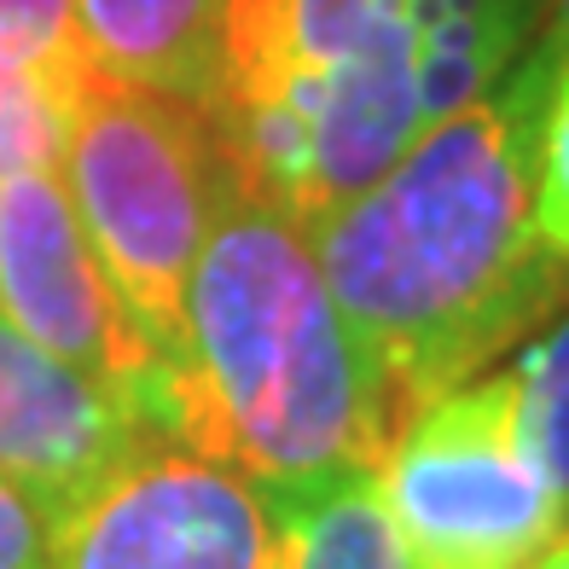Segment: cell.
<instances>
[{
	"instance_id": "cell-9",
	"label": "cell",
	"mask_w": 569,
	"mask_h": 569,
	"mask_svg": "<svg viewBox=\"0 0 569 569\" xmlns=\"http://www.w3.org/2000/svg\"><path fill=\"white\" fill-rule=\"evenodd\" d=\"M535 0H412L425 128L465 111L517 64Z\"/></svg>"
},
{
	"instance_id": "cell-6",
	"label": "cell",
	"mask_w": 569,
	"mask_h": 569,
	"mask_svg": "<svg viewBox=\"0 0 569 569\" xmlns=\"http://www.w3.org/2000/svg\"><path fill=\"white\" fill-rule=\"evenodd\" d=\"M0 320L64 367L128 396L163 430L174 372L117 297L59 169L0 180Z\"/></svg>"
},
{
	"instance_id": "cell-4",
	"label": "cell",
	"mask_w": 569,
	"mask_h": 569,
	"mask_svg": "<svg viewBox=\"0 0 569 569\" xmlns=\"http://www.w3.org/2000/svg\"><path fill=\"white\" fill-rule=\"evenodd\" d=\"M372 482L412 569H529L569 523L563 488L517 430L506 372L412 407Z\"/></svg>"
},
{
	"instance_id": "cell-3",
	"label": "cell",
	"mask_w": 569,
	"mask_h": 569,
	"mask_svg": "<svg viewBox=\"0 0 569 569\" xmlns=\"http://www.w3.org/2000/svg\"><path fill=\"white\" fill-rule=\"evenodd\" d=\"M59 169L117 297L174 372L180 331H187V284L232 187L210 111L82 70Z\"/></svg>"
},
{
	"instance_id": "cell-5",
	"label": "cell",
	"mask_w": 569,
	"mask_h": 569,
	"mask_svg": "<svg viewBox=\"0 0 569 569\" xmlns=\"http://www.w3.org/2000/svg\"><path fill=\"white\" fill-rule=\"evenodd\" d=\"M53 569H279V500L158 430L59 511Z\"/></svg>"
},
{
	"instance_id": "cell-15",
	"label": "cell",
	"mask_w": 569,
	"mask_h": 569,
	"mask_svg": "<svg viewBox=\"0 0 569 569\" xmlns=\"http://www.w3.org/2000/svg\"><path fill=\"white\" fill-rule=\"evenodd\" d=\"M53 523L30 488L0 477V569H53Z\"/></svg>"
},
{
	"instance_id": "cell-13",
	"label": "cell",
	"mask_w": 569,
	"mask_h": 569,
	"mask_svg": "<svg viewBox=\"0 0 569 569\" xmlns=\"http://www.w3.org/2000/svg\"><path fill=\"white\" fill-rule=\"evenodd\" d=\"M535 232L558 262H569V53L558 47V70L547 88L535 134Z\"/></svg>"
},
{
	"instance_id": "cell-7",
	"label": "cell",
	"mask_w": 569,
	"mask_h": 569,
	"mask_svg": "<svg viewBox=\"0 0 569 569\" xmlns=\"http://www.w3.org/2000/svg\"><path fill=\"white\" fill-rule=\"evenodd\" d=\"M146 436H158V425L128 396L64 367L0 320V477L30 488L59 517Z\"/></svg>"
},
{
	"instance_id": "cell-10",
	"label": "cell",
	"mask_w": 569,
	"mask_h": 569,
	"mask_svg": "<svg viewBox=\"0 0 569 569\" xmlns=\"http://www.w3.org/2000/svg\"><path fill=\"white\" fill-rule=\"evenodd\" d=\"M279 569H412L372 471L279 500Z\"/></svg>"
},
{
	"instance_id": "cell-16",
	"label": "cell",
	"mask_w": 569,
	"mask_h": 569,
	"mask_svg": "<svg viewBox=\"0 0 569 569\" xmlns=\"http://www.w3.org/2000/svg\"><path fill=\"white\" fill-rule=\"evenodd\" d=\"M529 569H569V535H558V540H552V547H547V552H540V558H535Z\"/></svg>"
},
{
	"instance_id": "cell-11",
	"label": "cell",
	"mask_w": 569,
	"mask_h": 569,
	"mask_svg": "<svg viewBox=\"0 0 569 569\" xmlns=\"http://www.w3.org/2000/svg\"><path fill=\"white\" fill-rule=\"evenodd\" d=\"M76 88L82 76H47L0 53V180L64 163Z\"/></svg>"
},
{
	"instance_id": "cell-12",
	"label": "cell",
	"mask_w": 569,
	"mask_h": 569,
	"mask_svg": "<svg viewBox=\"0 0 569 569\" xmlns=\"http://www.w3.org/2000/svg\"><path fill=\"white\" fill-rule=\"evenodd\" d=\"M506 378H511L517 430H523L529 453L540 459V471L569 500V315L540 343H529L517 355V367Z\"/></svg>"
},
{
	"instance_id": "cell-1",
	"label": "cell",
	"mask_w": 569,
	"mask_h": 569,
	"mask_svg": "<svg viewBox=\"0 0 569 569\" xmlns=\"http://www.w3.org/2000/svg\"><path fill=\"white\" fill-rule=\"evenodd\" d=\"M558 70L547 36L482 99L430 122L390 174L308 216L320 273L396 425L482 378L552 302L563 262L535 232V134Z\"/></svg>"
},
{
	"instance_id": "cell-14",
	"label": "cell",
	"mask_w": 569,
	"mask_h": 569,
	"mask_svg": "<svg viewBox=\"0 0 569 569\" xmlns=\"http://www.w3.org/2000/svg\"><path fill=\"white\" fill-rule=\"evenodd\" d=\"M0 53L47 76H82L76 0H0Z\"/></svg>"
},
{
	"instance_id": "cell-8",
	"label": "cell",
	"mask_w": 569,
	"mask_h": 569,
	"mask_svg": "<svg viewBox=\"0 0 569 569\" xmlns=\"http://www.w3.org/2000/svg\"><path fill=\"white\" fill-rule=\"evenodd\" d=\"M227 0H76V53L128 88L210 106Z\"/></svg>"
},
{
	"instance_id": "cell-2",
	"label": "cell",
	"mask_w": 569,
	"mask_h": 569,
	"mask_svg": "<svg viewBox=\"0 0 569 569\" xmlns=\"http://www.w3.org/2000/svg\"><path fill=\"white\" fill-rule=\"evenodd\" d=\"M163 430L273 500L372 471L390 396L320 273L308 221L232 180L187 284Z\"/></svg>"
},
{
	"instance_id": "cell-17",
	"label": "cell",
	"mask_w": 569,
	"mask_h": 569,
	"mask_svg": "<svg viewBox=\"0 0 569 569\" xmlns=\"http://www.w3.org/2000/svg\"><path fill=\"white\" fill-rule=\"evenodd\" d=\"M552 41L569 53V0H558V30H552Z\"/></svg>"
}]
</instances>
